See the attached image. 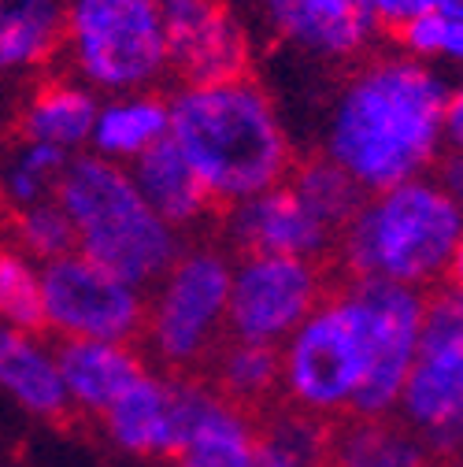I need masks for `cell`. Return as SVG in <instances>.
<instances>
[{
  "label": "cell",
  "instance_id": "17",
  "mask_svg": "<svg viewBox=\"0 0 463 467\" xmlns=\"http://www.w3.org/2000/svg\"><path fill=\"white\" fill-rule=\"evenodd\" d=\"M97 104L100 97L71 75L41 78L19 104V123H15L19 141L56 149L71 160L89 149Z\"/></svg>",
  "mask_w": 463,
  "mask_h": 467
},
{
  "label": "cell",
  "instance_id": "26",
  "mask_svg": "<svg viewBox=\"0 0 463 467\" xmlns=\"http://www.w3.org/2000/svg\"><path fill=\"white\" fill-rule=\"evenodd\" d=\"M289 186L297 190V197L334 230H341L345 223L353 219V212L364 204V190L345 174L341 167H334L326 156H312V160H301L293 163V171H289Z\"/></svg>",
  "mask_w": 463,
  "mask_h": 467
},
{
  "label": "cell",
  "instance_id": "30",
  "mask_svg": "<svg viewBox=\"0 0 463 467\" xmlns=\"http://www.w3.org/2000/svg\"><path fill=\"white\" fill-rule=\"evenodd\" d=\"M15 245L34 260V264H52V260H64L75 253V230L67 212L52 201L30 204L23 212H15Z\"/></svg>",
  "mask_w": 463,
  "mask_h": 467
},
{
  "label": "cell",
  "instance_id": "18",
  "mask_svg": "<svg viewBox=\"0 0 463 467\" xmlns=\"http://www.w3.org/2000/svg\"><path fill=\"white\" fill-rule=\"evenodd\" d=\"M130 179L149 201V208L179 234L197 230L219 215V204L211 201V193L197 179V171L190 167V160L175 149L170 138L130 163Z\"/></svg>",
  "mask_w": 463,
  "mask_h": 467
},
{
  "label": "cell",
  "instance_id": "6",
  "mask_svg": "<svg viewBox=\"0 0 463 467\" xmlns=\"http://www.w3.org/2000/svg\"><path fill=\"white\" fill-rule=\"evenodd\" d=\"M285 408L341 423L367 379V323L353 282L323 297V305L278 345Z\"/></svg>",
  "mask_w": 463,
  "mask_h": 467
},
{
  "label": "cell",
  "instance_id": "12",
  "mask_svg": "<svg viewBox=\"0 0 463 467\" xmlns=\"http://www.w3.org/2000/svg\"><path fill=\"white\" fill-rule=\"evenodd\" d=\"M219 393L197 375L145 371L108 412L100 427L108 441L130 456H179Z\"/></svg>",
  "mask_w": 463,
  "mask_h": 467
},
{
  "label": "cell",
  "instance_id": "22",
  "mask_svg": "<svg viewBox=\"0 0 463 467\" xmlns=\"http://www.w3.org/2000/svg\"><path fill=\"white\" fill-rule=\"evenodd\" d=\"M208 386L222 400L245 408V412H260V408H267L282 393L278 348L226 337L208 360Z\"/></svg>",
  "mask_w": 463,
  "mask_h": 467
},
{
  "label": "cell",
  "instance_id": "4",
  "mask_svg": "<svg viewBox=\"0 0 463 467\" xmlns=\"http://www.w3.org/2000/svg\"><path fill=\"white\" fill-rule=\"evenodd\" d=\"M56 204L71 219L75 253L138 289H149L186 245L182 234L149 208L130 167L93 152L67 160Z\"/></svg>",
  "mask_w": 463,
  "mask_h": 467
},
{
  "label": "cell",
  "instance_id": "14",
  "mask_svg": "<svg viewBox=\"0 0 463 467\" xmlns=\"http://www.w3.org/2000/svg\"><path fill=\"white\" fill-rule=\"evenodd\" d=\"M167 60L182 82H222L249 75L252 34L230 0H156Z\"/></svg>",
  "mask_w": 463,
  "mask_h": 467
},
{
  "label": "cell",
  "instance_id": "11",
  "mask_svg": "<svg viewBox=\"0 0 463 467\" xmlns=\"http://www.w3.org/2000/svg\"><path fill=\"white\" fill-rule=\"evenodd\" d=\"M349 282L356 289L367 323V379L360 386L349 420H389L396 416L404 382H408V371L416 364L427 294L412 285L375 282V278H349Z\"/></svg>",
  "mask_w": 463,
  "mask_h": 467
},
{
  "label": "cell",
  "instance_id": "31",
  "mask_svg": "<svg viewBox=\"0 0 463 467\" xmlns=\"http://www.w3.org/2000/svg\"><path fill=\"white\" fill-rule=\"evenodd\" d=\"M371 5H375V19H378V26L389 30V34H396L400 26L416 23L419 16L437 12L445 0H371Z\"/></svg>",
  "mask_w": 463,
  "mask_h": 467
},
{
  "label": "cell",
  "instance_id": "7",
  "mask_svg": "<svg viewBox=\"0 0 463 467\" xmlns=\"http://www.w3.org/2000/svg\"><path fill=\"white\" fill-rule=\"evenodd\" d=\"M60 56L97 97L152 89L170 71L156 0H64Z\"/></svg>",
  "mask_w": 463,
  "mask_h": 467
},
{
  "label": "cell",
  "instance_id": "28",
  "mask_svg": "<svg viewBox=\"0 0 463 467\" xmlns=\"http://www.w3.org/2000/svg\"><path fill=\"white\" fill-rule=\"evenodd\" d=\"M396 48L437 71L463 75V0H445L430 16L396 30Z\"/></svg>",
  "mask_w": 463,
  "mask_h": 467
},
{
  "label": "cell",
  "instance_id": "16",
  "mask_svg": "<svg viewBox=\"0 0 463 467\" xmlns=\"http://www.w3.org/2000/svg\"><path fill=\"white\" fill-rule=\"evenodd\" d=\"M56 364H60L67 408L97 420L149 371L134 341H60Z\"/></svg>",
  "mask_w": 463,
  "mask_h": 467
},
{
  "label": "cell",
  "instance_id": "32",
  "mask_svg": "<svg viewBox=\"0 0 463 467\" xmlns=\"http://www.w3.org/2000/svg\"><path fill=\"white\" fill-rule=\"evenodd\" d=\"M445 149L452 156H463V75L448 86V104H445Z\"/></svg>",
  "mask_w": 463,
  "mask_h": 467
},
{
  "label": "cell",
  "instance_id": "19",
  "mask_svg": "<svg viewBox=\"0 0 463 467\" xmlns=\"http://www.w3.org/2000/svg\"><path fill=\"white\" fill-rule=\"evenodd\" d=\"M0 393H8L23 412L37 420H60L67 412L56 345H48L41 330L0 323Z\"/></svg>",
  "mask_w": 463,
  "mask_h": 467
},
{
  "label": "cell",
  "instance_id": "2",
  "mask_svg": "<svg viewBox=\"0 0 463 467\" xmlns=\"http://www.w3.org/2000/svg\"><path fill=\"white\" fill-rule=\"evenodd\" d=\"M170 141L219 208L282 186L297 163L274 97L252 78L182 82L167 97Z\"/></svg>",
  "mask_w": 463,
  "mask_h": 467
},
{
  "label": "cell",
  "instance_id": "24",
  "mask_svg": "<svg viewBox=\"0 0 463 467\" xmlns=\"http://www.w3.org/2000/svg\"><path fill=\"white\" fill-rule=\"evenodd\" d=\"M179 467H256V420L245 408L215 400L175 456Z\"/></svg>",
  "mask_w": 463,
  "mask_h": 467
},
{
  "label": "cell",
  "instance_id": "25",
  "mask_svg": "<svg viewBox=\"0 0 463 467\" xmlns=\"http://www.w3.org/2000/svg\"><path fill=\"white\" fill-rule=\"evenodd\" d=\"M256 467H330V423L278 408L256 427Z\"/></svg>",
  "mask_w": 463,
  "mask_h": 467
},
{
  "label": "cell",
  "instance_id": "5",
  "mask_svg": "<svg viewBox=\"0 0 463 467\" xmlns=\"http://www.w3.org/2000/svg\"><path fill=\"white\" fill-rule=\"evenodd\" d=\"M230 275L234 256L219 242H193L145 289V348L175 375H197L230 337Z\"/></svg>",
  "mask_w": 463,
  "mask_h": 467
},
{
  "label": "cell",
  "instance_id": "34",
  "mask_svg": "<svg viewBox=\"0 0 463 467\" xmlns=\"http://www.w3.org/2000/svg\"><path fill=\"white\" fill-rule=\"evenodd\" d=\"M445 282L456 285V289H463V238H459V245H456V253H452V260H448V275H445Z\"/></svg>",
  "mask_w": 463,
  "mask_h": 467
},
{
  "label": "cell",
  "instance_id": "10",
  "mask_svg": "<svg viewBox=\"0 0 463 467\" xmlns=\"http://www.w3.org/2000/svg\"><path fill=\"white\" fill-rule=\"evenodd\" d=\"M330 294L323 260L234 256L226 334L256 345H282Z\"/></svg>",
  "mask_w": 463,
  "mask_h": 467
},
{
  "label": "cell",
  "instance_id": "8",
  "mask_svg": "<svg viewBox=\"0 0 463 467\" xmlns=\"http://www.w3.org/2000/svg\"><path fill=\"white\" fill-rule=\"evenodd\" d=\"M396 416L430 456H463V289L448 282L427 294L416 364Z\"/></svg>",
  "mask_w": 463,
  "mask_h": 467
},
{
  "label": "cell",
  "instance_id": "15",
  "mask_svg": "<svg viewBox=\"0 0 463 467\" xmlns=\"http://www.w3.org/2000/svg\"><path fill=\"white\" fill-rule=\"evenodd\" d=\"M219 230L230 256H297L326 264L337 242V230L326 226L289 182L222 208Z\"/></svg>",
  "mask_w": 463,
  "mask_h": 467
},
{
  "label": "cell",
  "instance_id": "20",
  "mask_svg": "<svg viewBox=\"0 0 463 467\" xmlns=\"http://www.w3.org/2000/svg\"><path fill=\"white\" fill-rule=\"evenodd\" d=\"M170 134V104L156 89H138V93H111L100 97L97 119L89 134V152L130 167L138 156L167 141Z\"/></svg>",
  "mask_w": 463,
  "mask_h": 467
},
{
  "label": "cell",
  "instance_id": "3",
  "mask_svg": "<svg viewBox=\"0 0 463 467\" xmlns=\"http://www.w3.org/2000/svg\"><path fill=\"white\" fill-rule=\"evenodd\" d=\"M463 238V208L445 179L419 174L367 193L353 219L337 230L334 256L349 278L434 289Z\"/></svg>",
  "mask_w": 463,
  "mask_h": 467
},
{
  "label": "cell",
  "instance_id": "23",
  "mask_svg": "<svg viewBox=\"0 0 463 467\" xmlns=\"http://www.w3.org/2000/svg\"><path fill=\"white\" fill-rule=\"evenodd\" d=\"M330 467H430V452L393 416L345 420L330 431Z\"/></svg>",
  "mask_w": 463,
  "mask_h": 467
},
{
  "label": "cell",
  "instance_id": "9",
  "mask_svg": "<svg viewBox=\"0 0 463 467\" xmlns=\"http://www.w3.org/2000/svg\"><path fill=\"white\" fill-rule=\"evenodd\" d=\"M41 316L60 341H138L145 289L71 253L41 267Z\"/></svg>",
  "mask_w": 463,
  "mask_h": 467
},
{
  "label": "cell",
  "instance_id": "33",
  "mask_svg": "<svg viewBox=\"0 0 463 467\" xmlns=\"http://www.w3.org/2000/svg\"><path fill=\"white\" fill-rule=\"evenodd\" d=\"M445 182H448V190L456 193V201H459V208H463V156H452L448 174H445Z\"/></svg>",
  "mask_w": 463,
  "mask_h": 467
},
{
  "label": "cell",
  "instance_id": "21",
  "mask_svg": "<svg viewBox=\"0 0 463 467\" xmlns=\"http://www.w3.org/2000/svg\"><path fill=\"white\" fill-rule=\"evenodd\" d=\"M64 0H0V75H37L60 60Z\"/></svg>",
  "mask_w": 463,
  "mask_h": 467
},
{
  "label": "cell",
  "instance_id": "1",
  "mask_svg": "<svg viewBox=\"0 0 463 467\" xmlns=\"http://www.w3.org/2000/svg\"><path fill=\"white\" fill-rule=\"evenodd\" d=\"M448 75L408 52H367L341 71L323 119L319 156L364 193L430 174L445 152Z\"/></svg>",
  "mask_w": 463,
  "mask_h": 467
},
{
  "label": "cell",
  "instance_id": "27",
  "mask_svg": "<svg viewBox=\"0 0 463 467\" xmlns=\"http://www.w3.org/2000/svg\"><path fill=\"white\" fill-rule=\"evenodd\" d=\"M64 167H67L64 152L19 141L8 152V160L0 163V201H5L12 212L52 201L56 186H60V179H64Z\"/></svg>",
  "mask_w": 463,
  "mask_h": 467
},
{
  "label": "cell",
  "instance_id": "29",
  "mask_svg": "<svg viewBox=\"0 0 463 467\" xmlns=\"http://www.w3.org/2000/svg\"><path fill=\"white\" fill-rule=\"evenodd\" d=\"M0 323L19 330H45L41 264H34L19 245H0Z\"/></svg>",
  "mask_w": 463,
  "mask_h": 467
},
{
  "label": "cell",
  "instance_id": "13",
  "mask_svg": "<svg viewBox=\"0 0 463 467\" xmlns=\"http://www.w3.org/2000/svg\"><path fill=\"white\" fill-rule=\"evenodd\" d=\"M274 45L319 67H349L382 34L371 0H252Z\"/></svg>",
  "mask_w": 463,
  "mask_h": 467
}]
</instances>
